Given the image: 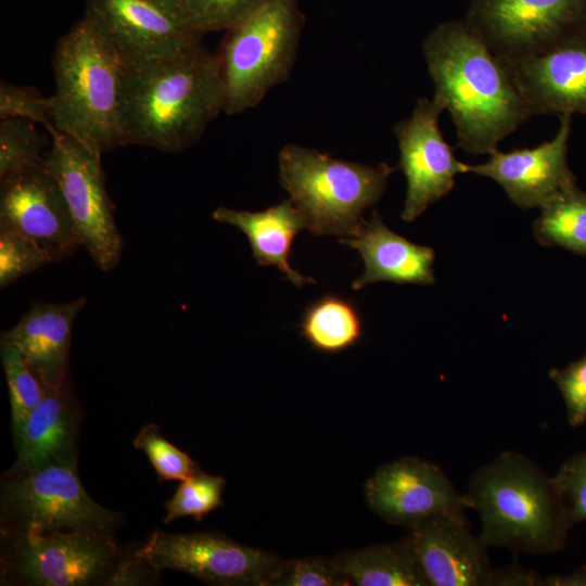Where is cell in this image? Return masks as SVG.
<instances>
[{
    "label": "cell",
    "instance_id": "1",
    "mask_svg": "<svg viewBox=\"0 0 586 586\" xmlns=\"http://www.w3.org/2000/svg\"><path fill=\"white\" fill-rule=\"evenodd\" d=\"M422 53L433 98L449 113L464 152L492 154L532 116L504 61L466 18L438 24Z\"/></svg>",
    "mask_w": 586,
    "mask_h": 586
},
{
    "label": "cell",
    "instance_id": "2",
    "mask_svg": "<svg viewBox=\"0 0 586 586\" xmlns=\"http://www.w3.org/2000/svg\"><path fill=\"white\" fill-rule=\"evenodd\" d=\"M124 65L120 145L180 152L224 113L219 60L201 40L165 56Z\"/></svg>",
    "mask_w": 586,
    "mask_h": 586
},
{
    "label": "cell",
    "instance_id": "3",
    "mask_svg": "<svg viewBox=\"0 0 586 586\" xmlns=\"http://www.w3.org/2000/svg\"><path fill=\"white\" fill-rule=\"evenodd\" d=\"M468 495L487 548L549 555L565 547L571 527L553 476L524 454L505 450L475 470Z\"/></svg>",
    "mask_w": 586,
    "mask_h": 586
},
{
    "label": "cell",
    "instance_id": "4",
    "mask_svg": "<svg viewBox=\"0 0 586 586\" xmlns=\"http://www.w3.org/2000/svg\"><path fill=\"white\" fill-rule=\"evenodd\" d=\"M52 65L55 129L99 154L119 146L125 65L85 17L58 40Z\"/></svg>",
    "mask_w": 586,
    "mask_h": 586
},
{
    "label": "cell",
    "instance_id": "5",
    "mask_svg": "<svg viewBox=\"0 0 586 586\" xmlns=\"http://www.w3.org/2000/svg\"><path fill=\"white\" fill-rule=\"evenodd\" d=\"M279 180L316 235L354 237L365 211L375 204L394 171L386 163L370 166L339 160L315 149L284 145L278 154Z\"/></svg>",
    "mask_w": 586,
    "mask_h": 586
},
{
    "label": "cell",
    "instance_id": "6",
    "mask_svg": "<svg viewBox=\"0 0 586 586\" xmlns=\"http://www.w3.org/2000/svg\"><path fill=\"white\" fill-rule=\"evenodd\" d=\"M304 25L298 0H264L226 30L216 53L225 86V114L257 106L271 88L289 79Z\"/></svg>",
    "mask_w": 586,
    "mask_h": 586
},
{
    "label": "cell",
    "instance_id": "7",
    "mask_svg": "<svg viewBox=\"0 0 586 586\" xmlns=\"http://www.w3.org/2000/svg\"><path fill=\"white\" fill-rule=\"evenodd\" d=\"M1 531L100 532L111 534L122 515L95 502L77 464H52L2 476Z\"/></svg>",
    "mask_w": 586,
    "mask_h": 586
},
{
    "label": "cell",
    "instance_id": "8",
    "mask_svg": "<svg viewBox=\"0 0 586 586\" xmlns=\"http://www.w3.org/2000/svg\"><path fill=\"white\" fill-rule=\"evenodd\" d=\"M1 582L30 586L109 583L120 558L111 534L1 531Z\"/></svg>",
    "mask_w": 586,
    "mask_h": 586
},
{
    "label": "cell",
    "instance_id": "9",
    "mask_svg": "<svg viewBox=\"0 0 586 586\" xmlns=\"http://www.w3.org/2000/svg\"><path fill=\"white\" fill-rule=\"evenodd\" d=\"M51 139L44 164L60 184L79 245L100 270L109 271L120 259L123 238L105 190L101 154L59 131Z\"/></svg>",
    "mask_w": 586,
    "mask_h": 586
},
{
    "label": "cell",
    "instance_id": "10",
    "mask_svg": "<svg viewBox=\"0 0 586 586\" xmlns=\"http://www.w3.org/2000/svg\"><path fill=\"white\" fill-rule=\"evenodd\" d=\"M135 555L157 571L176 570L219 586H272L284 561L216 532L156 531Z\"/></svg>",
    "mask_w": 586,
    "mask_h": 586
},
{
    "label": "cell",
    "instance_id": "11",
    "mask_svg": "<svg viewBox=\"0 0 586 586\" xmlns=\"http://www.w3.org/2000/svg\"><path fill=\"white\" fill-rule=\"evenodd\" d=\"M509 62L586 29V0H471L464 17Z\"/></svg>",
    "mask_w": 586,
    "mask_h": 586
},
{
    "label": "cell",
    "instance_id": "12",
    "mask_svg": "<svg viewBox=\"0 0 586 586\" xmlns=\"http://www.w3.org/2000/svg\"><path fill=\"white\" fill-rule=\"evenodd\" d=\"M84 17L125 63L175 53L200 41L181 0H85Z\"/></svg>",
    "mask_w": 586,
    "mask_h": 586
},
{
    "label": "cell",
    "instance_id": "13",
    "mask_svg": "<svg viewBox=\"0 0 586 586\" xmlns=\"http://www.w3.org/2000/svg\"><path fill=\"white\" fill-rule=\"evenodd\" d=\"M369 509L390 524L406 528L441 515H464L470 496L459 493L445 471L418 457L387 462L366 481Z\"/></svg>",
    "mask_w": 586,
    "mask_h": 586
},
{
    "label": "cell",
    "instance_id": "14",
    "mask_svg": "<svg viewBox=\"0 0 586 586\" xmlns=\"http://www.w3.org/2000/svg\"><path fill=\"white\" fill-rule=\"evenodd\" d=\"M443 111L436 99L419 98L410 116L393 127L400 154L398 167L407 183L402 212L407 222L450 192L456 175L470 169L457 160L443 137L438 125Z\"/></svg>",
    "mask_w": 586,
    "mask_h": 586
},
{
    "label": "cell",
    "instance_id": "15",
    "mask_svg": "<svg viewBox=\"0 0 586 586\" xmlns=\"http://www.w3.org/2000/svg\"><path fill=\"white\" fill-rule=\"evenodd\" d=\"M0 230L37 243L58 263L80 245L60 184L41 162L0 178Z\"/></svg>",
    "mask_w": 586,
    "mask_h": 586
},
{
    "label": "cell",
    "instance_id": "16",
    "mask_svg": "<svg viewBox=\"0 0 586 586\" xmlns=\"http://www.w3.org/2000/svg\"><path fill=\"white\" fill-rule=\"evenodd\" d=\"M571 117V114L560 115L559 129L551 140L534 148L496 150L485 163L470 165L469 173L495 180L519 207H544L576 186L568 164Z\"/></svg>",
    "mask_w": 586,
    "mask_h": 586
},
{
    "label": "cell",
    "instance_id": "17",
    "mask_svg": "<svg viewBox=\"0 0 586 586\" xmlns=\"http://www.w3.org/2000/svg\"><path fill=\"white\" fill-rule=\"evenodd\" d=\"M504 63L532 115H586V29L539 53Z\"/></svg>",
    "mask_w": 586,
    "mask_h": 586
},
{
    "label": "cell",
    "instance_id": "18",
    "mask_svg": "<svg viewBox=\"0 0 586 586\" xmlns=\"http://www.w3.org/2000/svg\"><path fill=\"white\" fill-rule=\"evenodd\" d=\"M407 540L429 586H492L486 545L466 515H441L407 527Z\"/></svg>",
    "mask_w": 586,
    "mask_h": 586
},
{
    "label": "cell",
    "instance_id": "19",
    "mask_svg": "<svg viewBox=\"0 0 586 586\" xmlns=\"http://www.w3.org/2000/svg\"><path fill=\"white\" fill-rule=\"evenodd\" d=\"M85 297L65 303L36 301L1 341L16 346L46 390H56L69 380V346L74 321Z\"/></svg>",
    "mask_w": 586,
    "mask_h": 586
},
{
    "label": "cell",
    "instance_id": "20",
    "mask_svg": "<svg viewBox=\"0 0 586 586\" xmlns=\"http://www.w3.org/2000/svg\"><path fill=\"white\" fill-rule=\"evenodd\" d=\"M81 412L71 382L46 390L14 445L17 457L9 471L26 472L52 464H77Z\"/></svg>",
    "mask_w": 586,
    "mask_h": 586
},
{
    "label": "cell",
    "instance_id": "21",
    "mask_svg": "<svg viewBox=\"0 0 586 586\" xmlns=\"http://www.w3.org/2000/svg\"><path fill=\"white\" fill-rule=\"evenodd\" d=\"M340 243L358 251L365 271L352 288L360 290L375 282L398 284H432L434 251L412 243L387 228L379 213L373 209L358 232Z\"/></svg>",
    "mask_w": 586,
    "mask_h": 586
},
{
    "label": "cell",
    "instance_id": "22",
    "mask_svg": "<svg viewBox=\"0 0 586 586\" xmlns=\"http://www.w3.org/2000/svg\"><path fill=\"white\" fill-rule=\"evenodd\" d=\"M213 218L238 228L247 237L253 257L259 266L278 268L298 288L316 282L294 270L289 263L293 242L306 228L303 214L290 199L259 212L220 206L213 212Z\"/></svg>",
    "mask_w": 586,
    "mask_h": 586
},
{
    "label": "cell",
    "instance_id": "23",
    "mask_svg": "<svg viewBox=\"0 0 586 586\" xmlns=\"http://www.w3.org/2000/svg\"><path fill=\"white\" fill-rule=\"evenodd\" d=\"M352 585L429 586L407 538L345 550L333 557Z\"/></svg>",
    "mask_w": 586,
    "mask_h": 586
},
{
    "label": "cell",
    "instance_id": "24",
    "mask_svg": "<svg viewBox=\"0 0 586 586\" xmlns=\"http://www.w3.org/2000/svg\"><path fill=\"white\" fill-rule=\"evenodd\" d=\"M300 331L316 351L336 354L359 343L364 335V319L351 300L324 294L305 308Z\"/></svg>",
    "mask_w": 586,
    "mask_h": 586
},
{
    "label": "cell",
    "instance_id": "25",
    "mask_svg": "<svg viewBox=\"0 0 586 586\" xmlns=\"http://www.w3.org/2000/svg\"><path fill=\"white\" fill-rule=\"evenodd\" d=\"M534 233L543 245L586 256V192L574 186L542 207Z\"/></svg>",
    "mask_w": 586,
    "mask_h": 586
},
{
    "label": "cell",
    "instance_id": "26",
    "mask_svg": "<svg viewBox=\"0 0 586 586\" xmlns=\"http://www.w3.org/2000/svg\"><path fill=\"white\" fill-rule=\"evenodd\" d=\"M0 351L10 395L13 438L16 440L43 397L44 387L16 346L1 341Z\"/></svg>",
    "mask_w": 586,
    "mask_h": 586
},
{
    "label": "cell",
    "instance_id": "27",
    "mask_svg": "<svg viewBox=\"0 0 586 586\" xmlns=\"http://www.w3.org/2000/svg\"><path fill=\"white\" fill-rule=\"evenodd\" d=\"M47 137L35 123L20 117L0 122V178L44 158Z\"/></svg>",
    "mask_w": 586,
    "mask_h": 586
},
{
    "label": "cell",
    "instance_id": "28",
    "mask_svg": "<svg viewBox=\"0 0 586 586\" xmlns=\"http://www.w3.org/2000/svg\"><path fill=\"white\" fill-rule=\"evenodd\" d=\"M226 481L220 475H211L202 470L182 480L174 496L166 501L164 523L168 524L182 517H193L198 521L224 506L222 493Z\"/></svg>",
    "mask_w": 586,
    "mask_h": 586
},
{
    "label": "cell",
    "instance_id": "29",
    "mask_svg": "<svg viewBox=\"0 0 586 586\" xmlns=\"http://www.w3.org/2000/svg\"><path fill=\"white\" fill-rule=\"evenodd\" d=\"M133 446L145 453L160 480H184L201 469L184 451L169 443L156 424H145L133 440Z\"/></svg>",
    "mask_w": 586,
    "mask_h": 586
},
{
    "label": "cell",
    "instance_id": "30",
    "mask_svg": "<svg viewBox=\"0 0 586 586\" xmlns=\"http://www.w3.org/2000/svg\"><path fill=\"white\" fill-rule=\"evenodd\" d=\"M264 0H181L190 26L199 34L227 30Z\"/></svg>",
    "mask_w": 586,
    "mask_h": 586
},
{
    "label": "cell",
    "instance_id": "31",
    "mask_svg": "<svg viewBox=\"0 0 586 586\" xmlns=\"http://www.w3.org/2000/svg\"><path fill=\"white\" fill-rule=\"evenodd\" d=\"M52 264L50 256L33 240L10 230H0V286Z\"/></svg>",
    "mask_w": 586,
    "mask_h": 586
},
{
    "label": "cell",
    "instance_id": "32",
    "mask_svg": "<svg viewBox=\"0 0 586 586\" xmlns=\"http://www.w3.org/2000/svg\"><path fill=\"white\" fill-rule=\"evenodd\" d=\"M272 586H352L334 558L309 556L284 560Z\"/></svg>",
    "mask_w": 586,
    "mask_h": 586
},
{
    "label": "cell",
    "instance_id": "33",
    "mask_svg": "<svg viewBox=\"0 0 586 586\" xmlns=\"http://www.w3.org/2000/svg\"><path fill=\"white\" fill-rule=\"evenodd\" d=\"M20 117L42 125L50 136L58 130L52 120V103L31 86H15L1 80L0 118Z\"/></svg>",
    "mask_w": 586,
    "mask_h": 586
},
{
    "label": "cell",
    "instance_id": "34",
    "mask_svg": "<svg viewBox=\"0 0 586 586\" xmlns=\"http://www.w3.org/2000/svg\"><path fill=\"white\" fill-rule=\"evenodd\" d=\"M570 527L586 522V453L565 460L553 476Z\"/></svg>",
    "mask_w": 586,
    "mask_h": 586
},
{
    "label": "cell",
    "instance_id": "35",
    "mask_svg": "<svg viewBox=\"0 0 586 586\" xmlns=\"http://www.w3.org/2000/svg\"><path fill=\"white\" fill-rule=\"evenodd\" d=\"M550 379L560 391L571 426L586 422V353L562 369H552Z\"/></svg>",
    "mask_w": 586,
    "mask_h": 586
},
{
    "label": "cell",
    "instance_id": "36",
    "mask_svg": "<svg viewBox=\"0 0 586 586\" xmlns=\"http://www.w3.org/2000/svg\"><path fill=\"white\" fill-rule=\"evenodd\" d=\"M156 569L151 566L143 559L135 555L130 559H120L114 573L112 574L109 585H133L153 582V574L157 573Z\"/></svg>",
    "mask_w": 586,
    "mask_h": 586
},
{
    "label": "cell",
    "instance_id": "37",
    "mask_svg": "<svg viewBox=\"0 0 586 586\" xmlns=\"http://www.w3.org/2000/svg\"><path fill=\"white\" fill-rule=\"evenodd\" d=\"M492 586H544V577L520 564H510L493 570Z\"/></svg>",
    "mask_w": 586,
    "mask_h": 586
},
{
    "label": "cell",
    "instance_id": "38",
    "mask_svg": "<svg viewBox=\"0 0 586 586\" xmlns=\"http://www.w3.org/2000/svg\"><path fill=\"white\" fill-rule=\"evenodd\" d=\"M544 586H586V565L568 575H548L544 577Z\"/></svg>",
    "mask_w": 586,
    "mask_h": 586
}]
</instances>
